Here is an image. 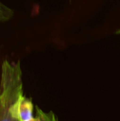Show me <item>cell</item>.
<instances>
[{"instance_id": "1", "label": "cell", "mask_w": 120, "mask_h": 121, "mask_svg": "<svg viewBox=\"0 0 120 121\" xmlns=\"http://www.w3.org/2000/svg\"><path fill=\"white\" fill-rule=\"evenodd\" d=\"M23 96L22 72L20 62L4 60L0 82V121H20L18 103Z\"/></svg>"}, {"instance_id": "2", "label": "cell", "mask_w": 120, "mask_h": 121, "mask_svg": "<svg viewBox=\"0 0 120 121\" xmlns=\"http://www.w3.org/2000/svg\"><path fill=\"white\" fill-rule=\"evenodd\" d=\"M34 105L31 99L23 95L18 103V119L20 121H30L33 115Z\"/></svg>"}, {"instance_id": "3", "label": "cell", "mask_w": 120, "mask_h": 121, "mask_svg": "<svg viewBox=\"0 0 120 121\" xmlns=\"http://www.w3.org/2000/svg\"><path fill=\"white\" fill-rule=\"evenodd\" d=\"M14 15V12L0 2V24L9 21Z\"/></svg>"}, {"instance_id": "4", "label": "cell", "mask_w": 120, "mask_h": 121, "mask_svg": "<svg viewBox=\"0 0 120 121\" xmlns=\"http://www.w3.org/2000/svg\"><path fill=\"white\" fill-rule=\"evenodd\" d=\"M36 114L37 116L40 119V121H58L57 116L53 111L45 112L40 107L36 106Z\"/></svg>"}, {"instance_id": "5", "label": "cell", "mask_w": 120, "mask_h": 121, "mask_svg": "<svg viewBox=\"0 0 120 121\" xmlns=\"http://www.w3.org/2000/svg\"><path fill=\"white\" fill-rule=\"evenodd\" d=\"M30 121H40V119L39 118V116H35V117H34V118H32L31 120H30Z\"/></svg>"}, {"instance_id": "6", "label": "cell", "mask_w": 120, "mask_h": 121, "mask_svg": "<svg viewBox=\"0 0 120 121\" xmlns=\"http://www.w3.org/2000/svg\"><path fill=\"white\" fill-rule=\"evenodd\" d=\"M117 33H118V34H120V30H118Z\"/></svg>"}]
</instances>
